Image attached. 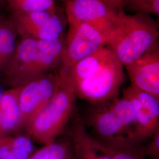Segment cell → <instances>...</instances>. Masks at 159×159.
Listing matches in <instances>:
<instances>
[{
    "label": "cell",
    "mask_w": 159,
    "mask_h": 159,
    "mask_svg": "<svg viewBox=\"0 0 159 159\" xmlns=\"http://www.w3.org/2000/svg\"><path fill=\"white\" fill-rule=\"evenodd\" d=\"M68 30L64 37L63 55L59 68L66 69L108 45V39L86 23L67 21Z\"/></svg>",
    "instance_id": "6"
},
{
    "label": "cell",
    "mask_w": 159,
    "mask_h": 159,
    "mask_svg": "<svg viewBox=\"0 0 159 159\" xmlns=\"http://www.w3.org/2000/svg\"><path fill=\"white\" fill-rule=\"evenodd\" d=\"M136 1V0H123V9H124V7L127 5V4L130 3L131 2H133V1Z\"/></svg>",
    "instance_id": "23"
},
{
    "label": "cell",
    "mask_w": 159,
    "mask_h": 159,
    "mask_svg": "<svg viewBox=\"0 0 159 159\" xmlns=\"http://www.w3.org/2000/svg\"><path fill=\"white\" fill-rule=\"evenodd\" d=\"M131 11L142 14H153L159 15V0H136L125 5Z\"/></svg>",
    "instance_id": "19"
},
{
    "label": "cell",
    "mask_w": 159,
    "mask_h": 159,
    "mask_svg": "<svg viewBox=\"0 0 159 159\" xmlns=\"http://www.w3.org/2000/svg\"><path fill=\"white\" fill-rule=\"evenodd\" d=\"M18 87H11L0 94V108L4 114L10 133L21 127Z\"/></svg>",
    "instance_id": "15"
},
{
    "label": "cell",
    "mask_w": 159,
    "mask_h": 159,
    "mask_svg": "<svg viewBox=\"0 0 159 159\" xmlns=\"http://www.w3.org/2000/svg\"><path fill=\"white\" fill-rule=\"evenodd\" d=\"M150 139V142L143 145L144 156L150 159H159V129Z\"/></svg>",
    "instance_id": "20"
},
{
    "label": "cell",
    "mask_w": 159,
    "mask_h": 159,
    "mask_svg": "<svg viewBox=\"0 0 159 159\" xmlns=\"http://www.w3.org/2000/svg\"><path fill=\"white\" fill-rule=\"evenodd\" d=\"M130 102L137 123L144 141L159 129V98L130 85L123 92Z\"/></svg>",
    "instance_id": "10"
},
{
    "label": "cell",
    "mask_w": 159,
    "mask_h": 159,
    "mask_svg": "<svg viewBox=\"0 0 159 159\" xmlns=\"http://www.w3.org/2000/svg\"><path fill=\"white\" fill-rule=\"evenodd\" d=\"M125 67L132 86L159 98L158 43L142 57Z\"/></svg>",
    "instance_id": "11"
},
{
    "label": "cell",
    "mask_w": 159,
    "mask_h": 159,
    "mask_svg": "<svg viewBox=\"0 0 159 159\" xmlns=\"http://www.w3.org/2000/svg\"><path fill=\"white\" fill-rule=\"evenodd\" d=\"M101 147L111 159H145L143 144L111 148L100 142Z\"/></svg>",
    "instance_id": "18"
},
{
    "label": "cell",
    "mask_w": 159,
    "mask_h": 159,
    "mask_svg": "<svg viewBox=\"0 0 159 159\" xmlns=\"http://www.w3.org/2000/svg\"><path fill=\"white\" fill-rule=\"evenodd\" d=\"M18 37L10 18L0 16V76H3L15 51Z\"/></svg>",
    "instance_id": "14"
},
{
    "label": "cell",
    "mask_w": 159,
    "mask_h": 159,
    "mask_svg": "<svg viewBox=\"0 0 159 159\" xmlns=\"http://www.w3.org/2000/svg\"><path fill=\"white\" fill-rule=\"evenodd\" d=\"M7 0H0V6L7 4Z\"/></svg>",
    "instance_id": "24"
},
{
    "label": "cell",
    "mask_w": 159,
    "mask_h": 159,
    "mask_svg": "<svg viewBox=\"0 0 159 159\" xmlns=\"http://www.w3.org/2000/svg\"><path fill=\"white\" fill-rule=\"evenodd\" d=\"M28 159H75L70 138L56 140L36 150Z\"/></svg>",
    "instance_id": "16"
},
{
    "label": "cell",
    "mask_w": 159,
    "mask_h": 159,
    "mask_svg": "<svg viewBox=\"0 0 159 159\" xmlns=\"http://www.w3.org/2000/svg\"><path fill=\"white\" fill-rule=\"evenodd\" d=\"M61 1H63V2H64V1H65V0H61Z\"/></svg>",
    "instance_id": "25"
},
{
    "label": "cell",
    "mask_w": 159,
    "mask_h": 159,
    "mask_svg": "<svg viewBox=\"0 0 159 159\" xmlns=\"http://www.w3.org/2000/svg\"><path fill=\"white\" fill-rule=\"evenodd\" d=\"M11 134L4 114L0 108V137Z\"/></svg>",
    "instance_id": "22"
},
{
    "label": "cell",
    "mask_w": 159,
    "mask_h": 159,
    "mask_svg": "<svg viewBox=\"0 0 159 159\" xmlns=\"http://www.w3.org/2000/svg\"><path fill=\"white\" fill-rule=\"evenodd\" d=\"M63 70L72 80L77 96L94 106L119 97L125 79L124 66L107 47Z\"/></svg>",
    "instance_id": "1"
},
{
    "label": "cell",
    "mask_w": 159,
    "mask_h": 159,
    "mask_svg": "<svg viewBox=\"0 0 159 159\" xmlns=\"http://www.w3.org/2000/svg\"><path fill=\"white\" fill-rule=\"evenodd\" d=\"M67 21L86 23L97 29L108 40L119 25L125 12L111 10L100 0H65Z\"/></svg>",
    "instance_id": "7"
},
{
    "label": "cell",
    "mask_w": 159,
    "mask_h": 159,
    "mask_svg": "<svg viewBox=\"0 0 159 159\" xmlns=\"http://www.w3.org/2000/svg\"><path fill=\"white\" fill-rule=\"evenodd\" d=\"M89 118L98 142L111 148L143 144L134 109L125 97L95 106Z\"/></svg>",
    "instance_id": "3"
},
{
    "label": "cell",
    "mask_w": 159,
    "mask_h": 159,
    "mask_svg": "<svg viewBox=\"0 0 159 159\" xmlns=\"http://www.w3.org/2000/svg\"><path fill=\"white\" fill-rule=\"evenodd\" d=\"M10 20L20 38L54 40L64 37L66 22L58 11L15 13Z\"/></svg>",
    "instance_id": "9"
},
{
    "label": "cell",
    "mask_w": 159,
    "mask_h": 159,
    "mask_svg": "<svg viewBox=\"0 0 159 159\" xmlns=\"http://www.w3.org/2000/svg\"><path fill=\"white\" fill-rule=\"evenodd\" d=\"M64 37L54 40L20 38L3 77L11 87L23 85L43 74L56 71L63 55Z\"/></svg>",
    "instance_id": "2"
},
{
    "label": "cell",
    "mask_w": 159,
    "mask_h": 159,
    "mask_svg": "<svg viewBox=\"0 0 159 159\" xmlns=\"http://www.w3.org/2000/svg\"><path fill=\"white\" fill-rule=\"evenodd\" d=\"M57 89L50 101L25 127L34 142L46 145L57 140L70 119L77 97L74 84L67 71L58 69Z\"/></svg>",
    "instance_id": "4"
},
{
    "label": "cell",
    "mask_w": 159,
    "mask_h": 159,
    "mask_svg": "<svg viewBox=\"0 0 159 159\" xmlns=\"http://www.w3.org/2000/svg\"><path fill=\"white\" fill-rule=\"evenodd\" d=\"M27 134L0 137V159H28L37 150Z\"/></svg>",
    "instance_id": "13"
},
{
    "label": "cell",
    "mask_w": 159,
    "mask_h": 159,
    "mask_svg": "<svg viewBox=\"0 0 159 159\" xmlns=\"http://www.w3.org/2000/svg\"><path fill=\"white\" fill-rule=\"evenodd\" d=\"M111 10L116 11H124L123 0H100Z\"/></svg>",
    "instance_id": "21"
},
{
    "label": "cell",
    "mask_w": 159,
    "mask_h": 159,
    "mask_svg": "<svg viewBox=\"0 0 159 159\" xmlns=\"http://www.w3.org/2000/svg\"><path fill=\"white\" fill-rule=\"evenodd\" d=\"M59 80L56 71L43 74L18 87L21 127H25L50 101Z\"/></svg>",
    "instance_id": "8"
},
{
    "label": "cell",
    "mask_w": 159,
    "mask_h": 159,
    "mask_svg": "<svg viewBox=\"0 0 159 159\" xmlns=\"http://www.w3.org/2000/svg\"><path fill=\"white\" fill-rule=\"evenodd\" d=\"M157 23L148 14L121 16L119 25L108 43V47L126 67L147 53L158 43Z\"/></svg>",
    "instance_id": "5"
},
{
    "label": "cell",
    "mask_w": 159,
    "mask_h": 159,
    "mask_svg": "<svg viewBox=\"0 0 159 159\" xmlns=\"http://www.w3.org/2000/svg\"><path fill=\"white\" fill-rule=\"evenodd\" d=\"M75 159H111L100 143L87 132L83 122L75 123L70 133Z\"/></svg>",
    "instance_id": "12"
},
{
    "label": "cell",
    "mask_w": 159,
    "mask_h": 159,
    "mask_svg": "<svg viewBox=\"0 0 159 159\" xmlns=\"http://www.w3.org/2000/svg\"><path fill=\"white\" fill-rule=\"evenodd\" d=\"M7 4L12 14L58 11L54 0H7Z\"/></svg>",
    "instance_id": "17"
}]
</instances>
